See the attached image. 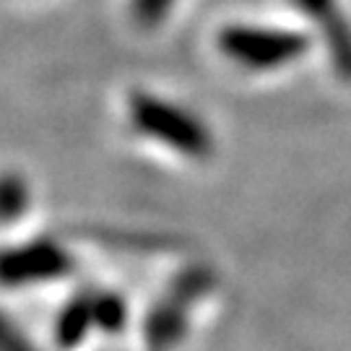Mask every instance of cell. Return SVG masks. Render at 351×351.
<instances>
[{
    "mask_svg": "<svg viewBox=\"0 0 351 351\" xmlns=\"http://www.w3.org/2000/svg\"><path fill=\"white\" fill-rule=\"evenodd\" d=\"M120 320H123V307H120L117 300L101 297V300L94 302V323H99V326H104V328H117Z\"/></svg>",
    "mask_w": 351,
    "mask_h": 351,
    "instance_id": "cell-8",
    "label": "cell"
},
{
    "mask_svg": "<svg viewBox=\"0 0 351 351\" xmlns=\"http://www.w3.org/2000/svg\"><path fill=\"white\" fill-rule=\"evenodd\" d=\"M175 0H133V19L141 26H156L164 21Z\"/></svg>",
    "mask_w": 351,
    "mask_h": 351,
    "instance_id": "cell-7",
    "label": "cell"
},
{
    "mask_svg": "<svg viewBox=\"0 0 351 351\" xmlns=\"http://www.w3.org/2000/svg\"><path fill=\"white\" fill-rule=\"evenodd\" d=\"M297 5L304 8L313 19H317L320 24H326L330 45L339 58H343V63L351 65V34L349 29L343 26V21L339 19V11L333 5V0H297Z\"/></svg>",
    "mask_w": 351,
    "mask_h": 351,
    "instance_id": "cell-4",
    "label": "cell"
},
{
    "mask_svg": "<svg viewBox=\"0 0 351 351\" xmlns=\"http://www.w3.org/2000/svg\"><path fill=\"white\" fill-rule=\"evenodd\" d=\"M29 203V188L21 177L0 175V221L19 219L26 211Z\"/></svg>",
    "mask_w": 351,
    "mask_h": 351,
    "instance_id": "cell-6",
    "label": "cell"
},
{
    "mask_svg": "<svg viewBox=\"0 0 351 351\" xmlns=\"http://www.w3.org/2000/svg\"><path fill=\"white\" fill-rule=\"evenodd\" d=\"M71 271V258L55 242H29L21 247L0 252V284L19 287L29 281L60 278Z\"/></svg>",
    "mask_w": 351,
    "mask_h": 351,
    "instance_id": "cell-3",
    "label": "cell"
},
{
    "mask_svg": "<svg viewBox=\"0 0 351 351\" xmlns=\"http://www.w3.org/2000/svg\"><path fill=\"white\" fill-rule=\"evenodd\" d=\"M0 351H34V346L5 317H0Z\"/></svg>",
    "mask_w": 351,
    "mask_h": 351,
    "instance_id": "cell-9",
    "label": "cell"
},
{
    "mask_svg": "<svg viewBox=\"0 0 351 351\" xmlns=\"http://www.w3.org/2000/svg\"><path fill=\"white\" fill-rule=\"evenodd\" d=\"M130 120L138 125L146 136L164 141L167 146L185 151V154H203L208 141L201 125L188 117L182 110L169 107L167 101L154 99V97H133L130 99Z\"/></svg>",
    "mask_w": 351,
    "mask_h": 351,
    "instance_id": "cell-1",
    "label": "cell"
},
{
    "mask_svg": "<svg viewBox=\"0 0 351 351\" xmlns=\"http://www.w3.org/2000/svg\"><path fill=\"white\" fill-rule=\"evenodd\" d=\"M91 323H94V302H71L65 307V313L60 315V320H58V341H60V346H75L86 336Z\"/></svg>",
    "mask_w": 351,
    "mask_h": 351,
    "instance_id": "cell-5",
    "label": "cell"
},
{
    "mask_svg": "<svg viewBox=\"0 0 351 351\" xmlns=\"http://www.w3.org/2000/svg\"><path fill=\"white\" fill-rule=\"evenodd\" d=\"M221 47L232 58L242 60L245 65L268 68V65L284 63L287 58H294L297 52H302L304 42L297 34H289V32L255 29V26H234V29L224 32Z\"/></svg>",
    "mask_w": 351,
    "mask_h": 351,
    "instance_id": "cell-2",
    "label": "cell"
}]
</instances>
